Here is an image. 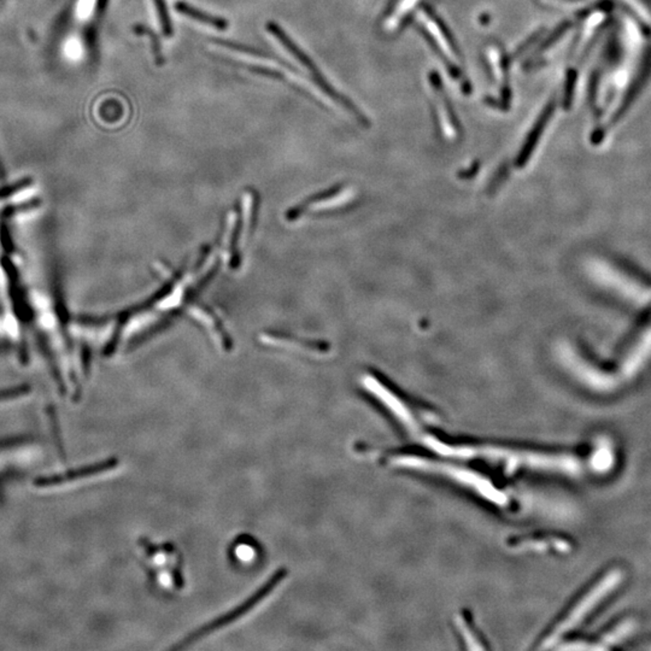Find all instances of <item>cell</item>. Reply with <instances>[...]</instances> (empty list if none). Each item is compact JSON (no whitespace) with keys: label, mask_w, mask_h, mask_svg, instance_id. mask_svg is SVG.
I'll return each instance as SVG.
<instances>
[{"label":"cell","mask_w":651,"mask_h":651,"mask_svg":"<svg viewBox=\"0 0 651 651\" xmlns=\"http://www.w3.org/2000/svg\"><path fill=\"white\" fill-rule=\"evenodd\" d=\"M625 577L626 573L622 567H612L605 570V573L590 586L587 591L582 593L580 598L575 602V605L570 609V612L562 617V620L555 626L550 635L544 640V647L557 643V640H561L568 631L582 624V620L589 617L602 602L612 596V593L622 585Z\"/></svg>","instance_id":"cell-1"},{"label":"cell","mask_w":651,"mask_h":651,"mask_svg":"<svg viewBox=\"0 0 651 651\" xmlns=\"http://www.w3.org/2000/svg\"><path fill=\"white\" fill-rule=\"evenodd\" d=\"M286 577L287 570L285 568H279V570L273 573V575L268 579L267 582H264L263 585L261 586L260 589L252 593V596L248 597V600H245L241 605H237L236 608L231 609L229 612H226L221 617L210 621L209 624L204 625L202 627H199L196 631L192 632L188 636L185 637L181 642H178V645L173 647V649L178 650V649H183V647H188L191 644L196 643V642L202 640L204 637L210 636L213 632L227 627V626L234 624L236 621L239 620L241 617H244L245 615H248V612L256 608L257 605H261V602H263L269 595H271V592L285 580Z\"/></svg>","instance_id":"cell-2"},{"label":"cell","mask_w":651,"mask_h":651,"mask_svg":"<svg viewBox=\"0 0 651 651\" xmlns=\"http://www.w3.org/2000/svg\"><path fill=\"white\" fill-rule=\"evenodd\" d=\"M593 278L602 286L617 293L619 297L633 306H651V285H647L627 271L605 261H596L591 266Z\"/></svg>","instance_id":"cell-3"},{"label":"cell","mask_w":651,"mask_h":651,"mask_svg":"<svg viewBox=\"0 0 651 651\" xmlns=\"http://www.w3.org/2000/svg\"><path fill=\"white\" fill-rule=\"evenodd\" d=\"M266 28H267V31H269L276 40H279L281 45H283V46L285 47V49H286V50L288 51L299 63H302L303 66H306V69L311 70L313 81L315 82V85L318 86V89H321L322 92H323L326 96H328L332 101H335L338 104H340L343 108H345L349 113H353V116L357 117V120H360V122H365V117L360 113V110H358L348 98L341 96L340 94H338L337 91L330 85V82L327 81L325 76L322 75L321 70L318 69V66H315L314 61L309 57V54H306V52H304V51H303L302 49L288 36L286 31H283V28L280 27L279 24L274 22V21H268L267 24H266Z\"/></svg>","instance_id":"cell-4"},{"label":"cell","mask_w":651,"mask_h":651,"mask_svg":"<svg viewBox=\"0 0 651 651\" xmlns=\"http://www.w3.org/2000/svg\"><path fill=\"white\" fill-rule=\"evenodd\" d=\"M395 462L398 465H409L414 468L426 469V470H433V472L435 470L438 473L445 474L451 479H455L465 486L474 488L477 493L484 495L491 502L498 504L504 502L503 493H500L491 483H488V480H485L480 475H478L473 472L419 458H400L395 460Z\"/></svg>","instance_id":"cell-5"},{"label":"cell","mask_w":651,"mask_h":651,"mask_svg":"<svg viewBox=\"0 0 651 651\" xmlns=\"http://www.w3.org/2000/svg\"><path fill=\"white\" fill-rule=\"evenodd\" d=\"M120 465V460L117 458H108L104 461L94 462L89 465H81L79 468L69 469L62 473L50 474L45 477L35 479L34 485L39 488H57L64 485L74 484L79 481L86 480L89 478L97 477L101 474L108 473L116 469Z\"/></svg>","instance_id":"cell-6"},{"label":"cell","mask_w":651,"mask_h":651,"mask_svg":"<svg viewBox=\"0 0 651 651\" xmlns=\"http://www.w3.org/2000/svg\"><path fill=\"white\" fill-rule=\"evenodd\" d=\"M651 356V326L644 332L636 344L632 346L630 353L625 358L622 365V374L625 376H631L636 374L637 370L643 367Z\"/></svg>","instance_id":"cell-7"},{"label":"cell","mask_w":651,"mask_h":651,"mask_svg":"<svg viewBox=\"0 0 651 651\" xmlns=\"http://www.w3.org/2000/svg\"><path fill=\"white\" fill-rule=\"evenodd\" d=\"M59 52L64 62L70 66H78L84 62L87 54L85 39L78 31H70L64 36L59 46Z\"/></svg>","instance_id":"cell-8"},{"label":"cell","mask_w":651,"mask_h":651,"mask_svg":"<svg viewBox=\"0 0 651 651\" xmlns=\"http://www.w3.org/2000/svg\"><path fill=\"white\" fill-rule=\"evenodd\" d=\"M175 10L178 14L186 16L188 19L206 24L209 27L215 28L217 31L228 29V21L223 19V17H218V16H213L211 14H208V12L202 11L199 9L194 8L192 5L187 4L186 1H178L175 4Z\"/></svg>","instance_id":"cell-9"},{"label":"cell","mask_w":651,"mask_h":651,"mask_svg":"<svg viewBox=\"0 0 651 651\" xmlns=\"http://www.w3.org/2000/svg\"><path fill=\"white\" fill-rule=\"evenodd\" d=\"M213 43H216L217 45H220V46H223L226 47V49H229V50L238 51V52H241V54H251V56H253V57H258V59H271V61H276V62L279 63V64L285 66V68H287V69L293 70L296 74H298V70L296 69L295 66H292V64H290V63L286 62L285 59H281V57H279V56L271 54V52L260 50V49H256V47L248 46V45H244V44L234 43V41H227V40L213 39Z\"/></svg>","instance_id":"cell-10"},{"label":"cell","mask_w":651,"mask_h":651,"mask_svg":"<svg viewBox=\"0 0 651 651\" xmlns=\"http://www.w3.org/2000/svg\"><path fill=\"white\" fill-rule=\"evenodd\" d=\"M98 0H76L74 5L75 20L87 22L94 17L97 9Z\"/></svg>","instance_id":"cell-11"},{"label":"cell","mask_w":651,"mask_h":651,"mask_svg":"<svg viewBox=\"0 0 651 651\" xmlns=\"http://www.w3.org/2000/svg\"><path fill=\"white\" fill-rule=\"evenodd\" d=\"M153 3H155L156 10H157V14H158L163 35L167 36V38H171V36H173V26H171V16H169V11H168L167 3H166V0H153Z\"/></svg>","instance_id":"cell-12"},{"label":"cell","mask_w":651,"mask_h":651,"mask_svg":"<svg viewBox=\"0 0 651 651\" xmlns=\"http://www.w3.org/2000/svg\"><path fill=\"white\" fill-rule=\"evenodd\" d=\"M136 31L139 33V34L148 35L150 40H151L152 50H153V56H155L156 64L158 66H162L166 62V59L163 57L162 54V46H161V41H159L158 36L156 34L155 31H152L151 28L148 27V26H138L136 28Z\"/></svg>","instance_id":"cell-13"},{"label":"cell","mask_w":651,"mask_h":651,"mask_svg":"<svg viewBox=\"0 0 651 651\" xmlns=\"http://www.w3.org/2000/svg\"><path fill=\"white\" fill-rule=\"evenodd\" d=\"M29 392H31V386H28V385H20V386H15V388L0 390V402L22 397V395L29 393Z\"/></svg>","instance_id":"cell-14"}]
</instances>
